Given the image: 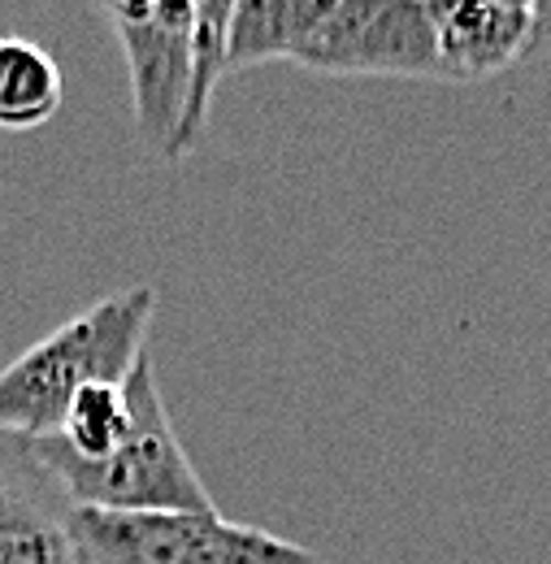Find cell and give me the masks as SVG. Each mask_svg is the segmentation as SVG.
I'll list each match as a JSON object with an SVG mask.
<instances>
[{"label":"cell","instance_id":"cell-8","mask_svg":"<svg viewBox=\"0 0 551 564\" xmlns=\"http://www.w3.org/2000/svg\"><path fill=\"white\" fill-rule=\"evenodd\" d=\"M66 100L53 53L31 40L0 35V131H40Z\"/></svg>","mask_w":551,"mask_h":564},{"label":"cell","instance_id":"cell-1","mask_svg":"<svg viewBox=\"0 0 551 564\" xmlns=\"http://www.w3.org/2000/svg\"><path fill=\"white\" fill-rule=\"evenodd\" d=\"M131 434L105 460H78L57 434L18 443L22 456L66 495L69 508L96 512H213L192 456L179 443V430L165 413L152 356L143 352L127 378Z\"/></svg>","mask_w":551,"mask_h":564},{"label":"cell","instance_id":"cell-11","mask_svg":"<svg viewBox=\"0 0 551 564\" xmlns=\"http://www.w3.org/2000/svg\"><path fill=\"white\" fill-rule=\"evenodd\" d=\"M230 13H235V0H196V70H192V100H187V118L179 127V140L170 161L187 156L192 143L201 140L208 122V105H213V91L226 74V26H230Z\"/></svg>","mask_w":551,"mask_h":564},{"label":"cell","instance_id":"cell-12","mask_svg":"<svg viewBox=\"0 0 551 564\" xmlns=\"http://www.w3.org/2000/svg\"><path fill=\"white\" fill-rule=\"evenodd\" d=\"M530 18H534V31H530V57L551 53V0H530Z\"/></svg>","mask_w":551,"mask_h":564},{"label":"cell","instance_id":"cell-7","mask_svg":"<svg viewBox=\"0 0 551 564\" xmlns=\"http://www.w3.org/2000/svg\"><path fill=\"white\" fill-rule=\"evenodd\" d=\"M322 0H235L226 26V74L266 62H295L304 35L313 31Z\"/></svg>","mask_w":551,"mask_h":564},{"label":"cell","instance_id":"cell-3","mask_svg":"<svg viewBox=\"0 0 551 564\" xmlns=\"http://www.w3.org/2000/svg\"><path fill=\"white\" fill-rule=\"evenodd\" d=\"M69 534L87 564H326L270 530L213 512H96L69 508Z\"/></svg>","mask_w":551,"mask_h":564},{"label":"cell","instance_id":"cell-5","mask_svg":"<svg viewBox=\"0 0 551 564\" xmlns=\"http://www.w3.org/2000/svg\"><path fill=\"white\" fill-rule=\"evenodd\" d=\"M136 100V135L148 152H174L196 70V0H156L136 22H114Z\"/></svg>","mask_w":551,"mask_h":564},{"label":"cell","instance_id":"cell-9","mask_svg":"<svg viewBox=\"0 0 551 564\" xmlns=\"http://www.w3.org/2000/svg\"><path fill=\"white\" fill-rule=\"evenodd\" d=\"M0 564H87L69 521L4 478L0 469Z\"/></svg>","mask_w":551,"mask_h":564},{"label":"cell","instance_id":"cell-10","mask_svg":"<svg viewBox=\"0 0 551 564\" xmlns=\"http://www.w3.org/2000/svg\"><path fill=\"white\" fill-rule=\"evenodd\" d=\"M131 434V395L127 382H91L69 400L57 438L78 460H105Z\"/></svg>","mask_w":551,"mask_h":564},{"label":"cell","instance_id":"cell-6","mask_svg":"<svg viewBox=\"0 0 551 564\" xmlns=\"http://www.w3.org/2000/svg\"><path fill=\"white\" fill-rule=\"evenodd\" d=\"M452 83H474L530 57V0H430Z\"/></svg>","mask_w":551,"mask_h":564},{"label":"cell","instance_id":"cell-4","mask_svg":"<svg viewBox=\"0 0 551 564\" xmlns=\"http://www.w3.org/2000/svg\"><path fill=\"white\" fill-rule=\"evenodd\" d=\"M295 66L317 74L452 83L439 53L430 0H322Z\"/></svg>","mask_w":551,"mask_h":564},{"label":"cell","instance_id":"cell-13","mask_svg":"<svg viewBox=\"0 0 551 564\" xmlns=\"http://www.w3.org/2000/svg\"><path fill=\"white\" fill-rule=\"evenodd\" d=\"M100 9H105V18H109V26L114 22H136V18H143L156 0H96Z\"/></svg>","mask_w":551,"mask_h":564},{"label":"cell","instance_id":"cell-2","mask_svg":"<svg viewBox=\"0 0 551 564\" xmlns=\"http://www.w3.org/2000/svg\"><path fill=\"white\" fill-rule=\"evenodd\" d=\"M156 308L152 286L105 295L74 322L0 369V434L44 438L57 434L69 400L91 382H127L148 352V322Z\"/></svg>","mask_w":551,"mask_h":564}]
</instances>
